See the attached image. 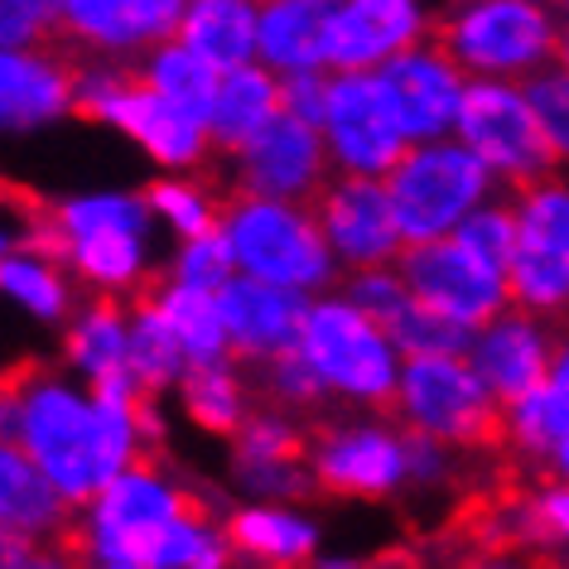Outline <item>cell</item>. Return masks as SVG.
Instances as JSON below:
<instances>
[{
	"label": "cell",
	"mask_w": 569,
	"mask_h": 569,
	"mask_svg": "<svg viewBox=\"0 0 569 569\" xmlns=\"http://www.w3.org/2000/svg\"><path fill=\"white\" fill-rule=\"evenodd\" d=\"M218 531L208 517V502L183 488V482L154 459H136L88 502L78 531L68 540L88 565H160L189 569L198 546Z\"/></svg>",
	"instance_id": "6da1fadb"
},
{
	"label": "cell",
	"mask_w": 569,
	"mask_h": 569,
	"mask_svg": "<svg viewBox=\"0 0 569 569\" xmlns=\"http://www.w3.org/2000/svg\"><path fill=\"white\" fill-rule=\"evenodd\" d=\"M0 425L6 439L20 445L44 473L59 482V492L73 507H88L102 482V463H97V401L92 387H73L63 372L49 367H24V372L6 387V406H0Z\"/></svg>",
	"instance_id": "7a4b0ae2"
},
{
	"label": "cell",
	"mask_w": 569,
	"mask_h": 569,
	"mask_svg": "<svg viewBox=\"0 0 569 569\" xmlns=\"http://www.w3.org/2000/svg\"><path fill=\"white\" fill-rule=\"evenodd\" d=\"M300 352L319 367L323 387L333 401L362 406V410H387L396 406L406 352L396 348L391 329L372 319L358 300L338 290H323L309 300Z\"/></svg>",
	"instance_id": "3957f363"
},
{
	"label": "cell",
	"mask_w": 569,
	"mask_h": 569,
	"mask_svg": "<svg viewBox=\"0 0 569 569\" xmlns=\"http://www.w3.org/2000/svg\"><path fill=\"white\" fill-rule=\"evenodd\" d=\"M222 232L237 251V270L284 290L323 295L338 280V256L323 237L315 203H290V198H251L232 193L222 203Z\"/></svg>",
	"instance_id": "277c9868"
},
{
	"label": "cell",
	"mask_w": 569,
	"mask_h": 569,
	"mask_svg": "<svg viewBox=\"0 0 569 569\" xmlns=\"http://www.w3.org/2000/svg\"><path fill=\"white\" fill-rule=\"evenodd\" d=\"M63 266L97 295H131L150 280L154 208L146 193H73L53 203Z\"/></svg>",
	"instance_id": "5b68a950"
},
{
	"label": "cell",
	"mask_w": 569,
	"mask_h": 569,
	"mask_svg": "<svg viewBox=\"0 0 569 569\" xmlns=\"http://www.w3.org/2000/svg\"><path fill=\"white\" fill-rule=\"evenodd\" d=\"M497 189V174L478 150H468L459 136L420 140L401 154V164L387 174V193L396 222L410 241L453 237L473 208H482Z\"/></svg>",
	"instance_id": "8992f818"
},
{
	"label": "cell",
	"mask_w": 569,
	"mask_h": 569,
	"mask_svg": "<svg viewBox=\"0 0 569 569\" xmlns=\"http://www.w3.org/2000/svg\"><path fill=\"white\" fill-rule=\"evenodd\" d=\"M391 410L401 416L406 430L435 435L453 449H488L497 439H507V406L478 377L468 352L406 358Z\"/></svg>",
	"instance_id": "52a82bcc"
},
{
	"label": "cell",
	"mask_w": 569,
	"mask_h": 569,
	"mask_svg": "<svg viewBox=\"0 0 569 569\" xmlns=\"http://www.w3.org/2000/svg\"><path fill=\"white\" fill-rule=\"evenodd\" d=\"M468 78H531L560 59V30L536 0H463L453 16L430 24Z\"/></svg>",
	"instance_id": "ba28073f"
},
{
	"label": "cell",
	"mask_w": 569,
	"mask_h": 569,
	"mask_svg": "<svg viewBox=\"0 0 569 569\" xmlns=\"http://www.w3.org/2000/svg\"><path fill=\"white\" fill-rule=\"evenodd\" d=\"M517 261L507 270L511 305L540 319L569 315V174L550 169L531 183H517Z\"/></svg>",
	"instance_id": "9c48e42d"
},
{
	"label": "cell",
	"mask_w": 569,
	"mask_h": 569,
	"mask_svg": "<svg viewBox=\"0 0 569 569\" xmlns=\"http://www.w3.org/2000/svg\"><path fill=\"white\" fill-rule=\"evenodd\" d=\"M468 150H478L488 169L502 183H531L550 169H560L555 160L540 117L531 107V97L517 78H468L463 107H459V131Z\"/></svg>",
	"instance_id": "30bf717a"
},
{
	"label": "cell",
	"mask_w": 569,
	"mask_h": 569,
	"mask_svg": "<svg viewBox=\"0 0 569 569\" xmlns=\"http://www.w3.org/2000/svg\"><path fill=\"white\" fill-rule=\"evenodd\" d=\"M323 140H329L333 169L338 174H372L387 179L401 154L410 150V136L387 82L372 73H333L329 88V111H323Z\"/></svg>",
	"instance_id": "8fae6325"
},
{
	"label": "cell",
	"mask_w": 569,
	"mask_h": 569,
	"mask_svg": "<svg viewBox=\"0 0 569 569\" xmlns=\"http://www.w3.org/2000/svg\"><path fill=\"white\" fill-rule=\"evenodd\" d=\"M401 276L410 284V295L435 309H445L449 319L482 329L488 319H497L502 309H511V284L502 270L482 266L473 251H463L453 237L435 241H410L401 251Z\"/></svg>",
	"instance_id": "7c38bea8"
},
{
	"label": "cell",
	"mask_w": 569,
	"mask_h": 569,
	"mask_svg": "<svg viewBox=\"0 0 569 569\" xmlns=\"http://www.w3.org/2000/svg\"><path fill=\"white\" fill-rule=\"evenodd\" d=\"M329 140L323 126H309L290 111H280L247 150L232 154V193L251 198H290V203H315L329 183Z\"/></svg>",
	"instance_id": "4fadbf2b"
},
{
	"label": "cell",
	"mask_w": 569,
	"mask_h": 569,
	"mask_svg": "<svg viewBox=\"0 0 569 569\" xmlns=\"http://www.w3.org/2000/svg\"><path fill=\"white\" fill-rule=\"evenodd\" d=\"M309 468L333 497H391L410 482L406 435L377 420L323 425L309 435Z\"/></svg>",
	"instance_id": "5bb4252c"
},
{
	"label": "cell",
	"mask_w": 569,
	"mask_h": 569,
	"mask_svg": "<svg viewBox=\"0 0 569 569\" xmlns=\"http://www.w3.org/2000/svg\"><path fill=\"white\" fill-rule=\"evenodd\" d=\"M315 212L323 222V237L343 270L367 266H396L406 251V232L396 222L387 179L372 174H338L319 189Z\"/></svg>",
	"instance_id": "9a60e30c"
},
{
	"label": "cell",
	"mask_w": 569,
	"mask_h": 569,
	"mask_svg": "<svg viewBox=\"0 0 569 569\" xmlns=\"http://www.w3.org/2000/svg\"><path fill=\"white\" fill-rule=\"evenodd\" d=\"M97 121H107L111 131L136 140V146L160 169H169V174H193V169L208 164V150H218L212 146L208 121L174 107L169 97H160L146 78H140V68L126 73V82L107 97L102 111H97Z\"/></svg>",
	"instance_id": "2e32d148"
},
{
	"label": "cell",
	"mask_w": 569,
	"mask_h": 569,
	"mask_svg": "<svg viewBox=\"0 0 569 569\" xmlns=\"http://www.w3.org/2000/svg\"><path fill=\"white\" fill-rule=\"evenodd\" d=\"M377 73L387 82L410 146H420V140H445L459 131L468 73L439 39H420V44H410L406 53H396L391 63H381Z\"/></svg>",
	"instance_id": "e0dca14e"
},
{
	"label": "cell",
	"mask_w": 569,
	"mask_h": 569,
	"mask_svg": "<svg viewBox=\"0 0 569 569\" xmlns=\"http://www.w3.org/2000/svg\"><path fill=\"white\" fill-rule=\"evenodd\" d=\"M78 111V63L59 44L6 49L0 59V121L10 136H30Z\"/></svg>",
	"instance_id": "ac0fdd59"
},
{
	"label": "cell",
	"mask_w": 569,
	"mask_h": 569,
	"mask_svg": "<svg viewBox=\"0 0 569 569\" xmlns=\"http://www.w3.org/2000/svg\"><path fill=\"white\" fill-rule=\"evenodd\" d=\"M555 343L560 333L550 329V319L531 315V309L511 305L497 319H488L482 329H473V348H468V362L478 367V377L497 391V401L511 406L517 396L536 391L550 372Z\"/></svg>",
	"instance_id": "d6986e66"
},
{
	"label": "cell",
	"mask_w": 569,
	"mask_h": 569,
	"mask_svg": "<svg viewBox=\"0 0 569 569\" xmlns=\"http://www.w3.org/2000/svg\"><path fill=\"white\" fill-rule=\"evenodd\" d=\"M315 295L305 290H284V284L256 280V276H237L218 290L227 333H232V352L241 362H266L276 352L295 348L305 333V315Z\"/></svg>",
	"instance_id": "ffe728a7"
},
{
	"label": "cell",
	"mask_w": 569,
	"mask_h": 569,
	"mask_svg": "<svg viewBox=\"0 0 569 569\" xmlns=\"http://www.w3.org/2000/svg\"><path fill=\"white\" fill-rule=\"evenodd\" d=\"M425 30L430 20L420 16L416 0H343L333 16L329 68L333 73H372L410 44H420Z\"/></svg>",
	"instance_id": "44dd1931"
},
{
	"label": "cell",
	"mask_w": 569,
	"mask_h": 569,
	"mask_svg": "<svg viewBox=\"0 0 569 569\" xmlns=\"http://www.w3.org/2000/svg\"><path fill=\"white\" fill-rule=\"evenodd\" d=\"M73 502L20 445L0 449V531L6 540H68Z\"/></svg>",
	"instance_id": "7402d4cb"
},
{
	"label": "cell",
	"mask_w": 569,
	"mask_h": 569,
	"mask_svg": "<svg viewBox=\"0 0 569 569\" xmlns=\"http://www.w3.org/2000/svg\"><path fill=\"white\" fill-rule=\"evenodd\" d=\"M227 540L261 569H300L319 550V526L290 502H247L227 517Z\"/></svg>",
	"instance_id": "603a6c76"
},
{
	"label": "cell",
	"mask_w": 569,
	"mask_h": 569,
	"mask_svg": "<svg viewBox=\"0 0 569 569\" xmlns=\"http://www.w3.org/2000/svg\"><path fill=\"white\" fill-rule=\"evenodd\" d=\"M338 6L343 0H261V63L276 73L329 68Z\"/></svg>",
	"instance_id": "cb8c5ba5"
},
{
	"label": "cell",
	"mask_w": 569,
	"mask_h": 569,
	"mask_svg": "<svg viewBox=\"0 0 569 569\" xmlns=\"http://www.w3.org/2000/svg\"><path fill=\"white\" fill-rule=\"evenodd\" d=\"M276 117H280V73L276 68L270 63L227 68L218 82V97H212V111H208L212 146L232 160V154L247 150Z\"/></svg>",
	"instance_id": "d4e9b609"
},
{
	"label": "cell",
	"mask_w": 569,
	"mask_h": 569,
	"mask_svg": "<svg viewBox=\"0 0 569 569\" xmlns=\"http://www.w3.org/2000/svg\"><path fill=\"white\" fill-rule=\"evenodd\" d=\"M63 362L88 387L131 372V309H121L117 295H97L82 315L68 319Z\"/></svg>",
	"instance_id": "484cf974"
},
{
	"label": "cell",
	"mask_w": 569,
	"mask_h": 569,
	"mask_svg": "<svg viewBox=\"0 0 569 569\" xmlns=\"http://www.w3.org/2000/svg\"><path fill=\"white\" fill-rule=\"evenodd\" d=\"M560 439H569V333L555 343L546 381L507 406V445L517 453L550 459Z\"/></svg>",
	"instance_id": "4316f807"
},
{
	"label": "cell",
	"mask_w": 569,
	"mask_h": 569,
	"mask_svg": "<svg viewBox=\"0 0 569 569\" xmlns=\"http://www.w3.org/2000/svg\"><path fill=\"white\" fill-rule=\"evenodd\" d=\"M179 39L222 73L261 59V10L251 0H189Z\"/></svg>",
	"instance_id": "83f0119b"
},
{
	"label": "cell",
	"mask_w": 569,
	"mask_h": 569,
	"mask_svg": "<svg viewBox=\"0 0 569 569\" xmlns=\"http://www.w3.org/2000/svg\"><path fill=\"white\" fill-rule=\"evenodd\" d=\"M189 372H193V358H189V348H183L179 329L160 309V300H154V295L136 300V309H131V377L140 381V391H150V396L179 391Z\"/></svg>",
	"instance_id": "f1b7e54d"
},
{
	"label": "cell",
	"mask_w": 569,
	"mask_h": 569,
	"mask_svg": "<svg viewBox=\"0 0 569 569\" xmlns=\"http://www.w3.org/2000/svg\"><path fill=\"white\" fill-rule=\"evenodd\" d=\"M150 295L160 300L169 323L179 329L193 367L237 358V352H232V333H227V319H222V305H218V290H198V284H183V280L164 276Z\"/></svg>",
	"instance_id": "f546056e"
},
{
	"label": "cell",
	"mask_w": 569,
	"mask_h": 569,
	"mask_svg": "<svg viewBox=\"0 0 569 569\" xmlns=\"http://www.w3.org/2000/svg\"><path fill=\"white\" fill-rule=\"evenodd\" d=\"M59 266L63 261H53L34 247H10L0 256V290L34 323H68L73 319V284Z\"/></svg>",
	"instance_id": "4dcf8cb0"
},
{
	"label": "cell",
	"mask_w": 569,
	"mask_h": 569,
	"mask_svg": "<svg viewBox=\"0 0 569 569\" xmlns=\"http://www.w3.org/2000/svg\"><path fill=\"white\" fill-rule=\"evenodd\" d=\"M179 401H183V416H189L203 435H227L232 439L251 416L247 381H241L232 358L193 367V372L183 377V387H179Z\"/></svg>",
	"instance_id": "1f68e13d"
},
{
	"label": "cell",
	"mask_w": 569,
	"mask_h": 569,
	"mask_svg": "<svg viewBox=\"0 0 569 569\" xmlns=\"http://www.w3.org/2000/svg\"><path fill=\"white\" fill-rule=\"evenodd\" d=\"M140 78H146L160 97H169L174 107H183V111H193V117L208 121L212 97H218V82H222V68L208 63L203 53L189 49L183 39H169V44L150 49V59L140 63Z\"/></svg>",
	"instance_id": "d6a6232c"
},
{
	"label": "cell",
	"mask_w": 569,
	"mask_h": 569,
	"mask_svg": "<svg viewBox=\"0 0 569 569\" xmlns=\"http://www.w3.org/2000/svg\"><path fill=\"white\" fill-rule=\"evenodd\" d=\"M59 39L92 53H131L140 49L131 0H63V30Z\"/></svg>",
	"instance_id": "836d02e7"
},
{
	"label": "cell",
	"mask_w": 569,
	"mask_h": 569,
	"mask_svg": "<svg viewBox=\"0 0 569 569\" xmlns=\"http://www.w3.org/2000/svg\"><path fill=\"white\" fill-rule=\"evenodd\" d=\"M146 198H150L160 227H169L179 241L183 237H203V232H212V227H222V203L198 179H189V174L154 179L146 189Z\"/></svg>",
	"instance_id": "e575fe53"
},
{
	"label": "cell",
	"mask_w": 569,
	"mask_h": 569,
	"mask_svg": "<svg viewBox=\"0 0 569 569\" xmlns=\"http://www.w3.org/2000/svg\"><path fill=\"white\" fill-rule=\"evenodd\" d=\"M391 338L396 348L406 352V358H430V352H468L473 348V329L459 319H449L445 309L425 305V300H410L401 315H396L391 323Z\"/></svg>",
	"instance_id": "d590c367"
},
{
	"label": "cell",
	"mask_w": 569,
	"mask_h": 569,
	"mask_svg": "<svg viewBox=\"0 0 569 569\" xmlns=\"http://www.w3.org/2000/svg\"><path fill=\"white\" fill-rule=\"evenodd\" d=\"M517 237H521L517 203H502V198H488L482 208H473L459 222V232H453V241H459L463 251H473L482 266L502 270V276L511 270V261H517Z\"/></svg>",
	"instance_id": "8d00e7d4"
},
{
	"label": "cell",
	"mask_w": 569,
	"mask_h": 569,
	"mask_svg": "<svg viewBox=\"0 0 569 569\" xmlns=\"http://www.w3.org/2000/svg\"><path fill=\"white\" fill-rule=\"evenodd\" d=\"M232 482L251 502H305L319 488L309 459H241V453H232Z\"/></svg>",
	"instance_id": "74e56055"
},
{
	"label": "cell",
	"mask_w": 569,
	"mask_h": 569,
	"mask_svg": "<svg viewBox=\"0 0 569 569\" xmlns=\"http://www.w3.org/2000/svg\"><path fill=\"white\" fill-rule=\"evenodd\" d=\"M261 391H266L270 406L295 410V416H305V410H319L323 401H329V387H323L319 367L300 352V343L261 362Z\"/></svg>",
	"instance_id": "f35d334b"
},
{
	"label": "cell",
	"mask_w": 569,
	"mask_h": 569,
	"mask_svg": "<svg viewBox=\"0 0 569 569\" xmlns=\"http://www.w3.org/2000/svg\"><path fill=\"white\" fill-rule=\"evenodd\" d=\"M232 453L241 459H309V435L300 430L295 410H251L247 425L232 435Z\"/></svg>",
	"instance_id": "ab89813d"
},
{
	"label": "cell",
	"mask_w": 569,
	"mask_h": 569,
	"mask_svg": "<svg viewBox=\"0 0 569 569\" xmlns=\"http://www.w3.org/2000/svg\"><path fill=\"white\" fill-rule=\"evenodd\" d=\"M232 276H237V251L222 227H212L203 237H183L174 256H169V280L198 284V290H222Z\"/></svg>",
	"instance_id": "60d3db41"
},
{
	"label": "cell",
	"mask_w": 569,
	"mask_h": 569,
	"mask_svg": "<svg viewBox=\"0 0 569 569\" xmlns=\"http://www.w3.org/2000/svg\"><path fill=\"white\" fill-rule=\"evenodd\" d=\"M526 97H531L540 131H546L560 169L569 164V63H546L540 73L526 78Z\"/></svg>",
	"instance_id": "b9f144b4"
},
{
	"label": "cell",
	"mask_w": 569,
	"mask_h": 569,
	"mask_svg": "<svg viewBox=\"0 0 569 569\" xmlns=\"http://www.w3.org/2000/svg\"><path fill=\"white\" fill-rule=\"evenodd\" d=\"M63 0H0V39L6 49H34L59 39Z\"/></svg>",
	"instance_id": "7bdbcfd3"
},
{
	"label": "cell",
	"mask_w": 569,
	"mask_h": 569,
	"mask_svg": "<svg viewBox=\"0 0 569 569\" xmlns=\"http://www.w3.org/2000/svg\"><path fill=\"white\" fill-rule=\"evenodd\" d=\"M343 295L348 300H358L367 315L381 319V323H391L401 309L416 300L410 295V284L401 276V266H367V270H348V284H343Z\"/></svg>",
	"instance_id": "ee69618b"
},
{
	"label": "cell",
	"mask_w": 569,
	"mask_h": 569,
	"mask_svg": "<svg viewBox=\"0 0 569 569\" xmlns=\"http://www.w3.org/2000/svg\"><path fill=\"white\" fill-rule=\"evenodd\" d=\"M329 88H333V78H323V68L280 73V111H290V117H300L309 126H323V111H329Z\"/></svg>",
	"instance_id": "f6af8a7d"
},
{
	"label": "cell",
	"mask_w": 569,
	"mask_h": 569,
	"mask_svg": "<svg viewBox=\"0 0 569 569\" xmlns=\"http://www.w3.org/2000/svg\"><path fill=\"white\" fill-rule=\"evenodd\" d=\"M0 569H88L73 540H6Z\"/></svg>",
	"instance_id": "bcb514c9"
},
{
	"label": "cell",
	"mask_w": 569,
	"mask_h": 569,
	"mask_svg": "<svg viewBox=\"0 0 569 569\" xmlns=\"http://www.w3.org/2000/svg\"><path fill=\"white\" fill-rule=\"evenodd\" d=\"M453 445L435 435H420V430H406V459H410V482L416 488H445L449 473H453Z\"/></svg>",
	"instance_id": "7dc6e473"
},
{
	"label": "cell",
	"mask_w": 569,
	"mask_h": 569,
	"mask_svg": "<svg viewBox=\"0 0 569 569\" xmlns=\"http://www.w3.org/2000/svg\"><path fill=\"white\" fill-rule=\"evenodd\" d=\"M531 517H536V536L550 540V546H565L569 550V482H546L536 497H531Z\"/></svg>",
	"instance_id": "c3c4849f"
},
{
	"label": "cell",
	"mask_w": 569,
	"mask_h": 569,
	"mask_svg": "<svg viewBox=\"0 0 569 569\" xmlns=\"http://www.w3.org/2000/svg\"><path fill=\"white\" fill-rule=\"evenodd\" d=\"M232 555L237 550H232V540H227V526H222V531H212L203 546H198L189 569H232Z\"/></svg>",
	"instance_id": "681fc988"
},
{
	"label": "cell",
	"mask_w": 569,
	"mask_h": 569,
	"mask_svg": "<svg viewBox=\"0 0 569 569\" xmlns=\"http://www.w3.org/2000/svg\"><path fill=\"white\" fill-rule=\"evenodd\" d=\"M315 569H377L372 560H358V555H319Z\"/></svg>",
	"instance_id": "f907efd6"
},
{
	"label": "cell",
	"mask_w": 569,
	"mask_h": 569,
	"mask_svg": "<svg viewBox=\"0 0 569 569\" xmlns=\"http://www.w3.org/2000/svg\"><path fill=\"white\" fill-rule=\"evenodd\" d=\"M550 473L560 478V482H569V439H560V445H555V453H550Z\"/></svg>",
	"instance_id": "816d5d0a"
},
{
	"label": "cell",
	"mask_w": 569,
	"mask_h": 569,
	"mask_svg": "<svg viewBox=\"0 0 569 569\" xmlns=\"http://www.w3.org/2000/svg\"><path fill=\"white\" fill-rule=\"evenodd\" d=\"M463 569H521V565H511V560H497V555H482V560L463 565Z\"/></svg>",
	"instance_id": "f5cc1de1"
},
{
	"label": "cell",
	"mask_w": 569,
	"mask_h": 569,
	"mask_svg": "<svg viewBox=\"0 0 569 569\" xmlns=\"http://www.w3.org/2000/svg\"><path fill=\"white\" fill-rule=\"evenodd\" d=\"M88 569H160V565H117V560H107V565H88Z\"/></svg>",
	"instance_id": "db71d44e"
},
{
	"label": "cell",
	"mask_w": 569,
	"mask_h": 569,
	"mask_svg": "<svg viewBox=\"0 0 569 569\" xmlns=\"http://www.w3.org/2000/svg\"><path fill=\"white\" fill-rule=\"evenodd\" d=\"M560 63H569V30L560 34Z\"/></svg>",
	"instance_id": "11a10c76"
},
{
	"label": "cell",
	"mask_w": 569,
	"mask_h": 569,
	"mask_svg": "<svg viewBox=\"0 0 569 569\" xmlns=\"http://www.w3.org/2000/svg\"><path fill=\"white\" fill-rule=\"evenodd\" d=\"M536 6H546V0H536Z\"/></svg>",
	"instance_id": "9f6ffc18"
},
{
	"label": "cell",
	"mask_w": 569,
	"mask_h": 569,
	"mask_svg": "<svg viewBox=\"0 0 569 569\" xmlns=\"http://www.w3.org/2000/svg\"><path fill=\"white\" fill-rule=\"evenodd\" d=\"M459 6H463V0H459Z\"/></svg>",
	"instance_id": "6f0895ef"
},
{
	"label": "cell",
	"mask_w": 569,
	"mask_h": 569,
	"mask_svg": "<svg viewBox=\"0 0 569 569\" xmlns=\"http://www.w3.org/2000/svg\"><path fill=\"white\" fill-rule=\"evenodd\" d=\"M565 6H569V0H565Z\"/></svg>",
	"instance_id": "680465c9"
}]
</instances>
